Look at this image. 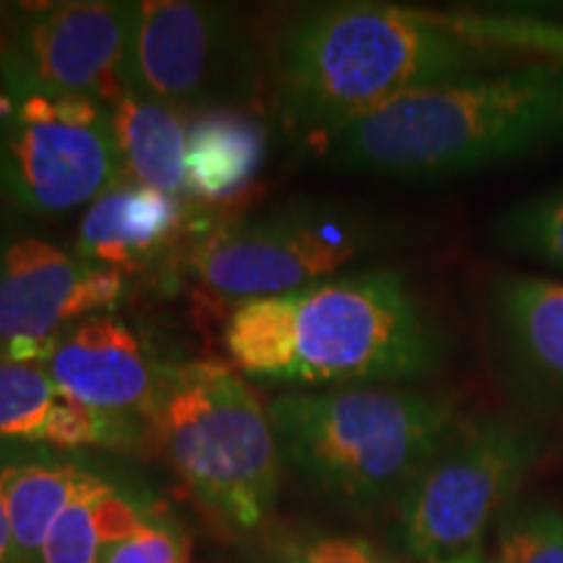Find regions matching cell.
Instances as JSON below:
<instances>
[{"label":"cell","mask_w":563,"mask_h":563,"mask_svg":"<svg viewBox=\"0 0 563 563\" xmlns=\"http://www.w3.org/2000/svg\"><path fill=\"white\" fill-rule=\"evenodd\" d=\"M496 563H563V514L548 504H511L498 519Z\"/></svg>","instance_id":"obj_21"},{"label":"cell","mask_w":563,"mask_h":563,"mask_svg":"<svg viewBox=\"0 0 563 563\" xmlns=\"http://www.w3.org/2000/svg\"><path fill=\"white\" fill-rule=\"evenodd\" d=\"M509 55L473 45L439 11L391 3H329L279 32L274 100L290 131L311 141L410 91L501 68Z\"/></svg>","instance_id":"obj_2"},{"label":"cell","mask_w":563,"mask_h":563,"mask_svg":"<svg viewBox=\"0 0 563 563\" xmlns=\"http://www.w3.org/2000/svg\"><path fill=\"white\" fill-rule=\"evenodd\" d=\"M266 407L282 460L350 509L402 498L460 426L446 394L384 384L285 391Z\"/></svg>","instance_id":"obj_4"},{"label":"cell","mask_w":563,"mask_h":563,"mask_svg":"<svg viewBox=\"0 0 563 563\" xmlns=\"http://www.w3.org/2000/svg\"><path fill=\"white\" fill-rule=\"evenodd\" d=\"M0 563H21L16 553V543H13V532L9 514H5L3 498H0Z\"/></svg>","instance_id":"obj_25"},{"label":"cell","mask_w":563,"mask_h":563,"mask_svg":"<svg viewBox=\"0 0 563 563\" xmlns=\"http://www.w3.org/2000/svg\"><path fill=\"white\" fill-rule=\"evenodd\" d=\"M253 81L256 58L238 11L191 0L133 3L125 91L201 112L241 108Z\"/></svg>","instance_id":"obj_9"},{"label":"cell","mask_w":563,"mask_h":563,"mask_svg":"<svg viewBox=\"0 0 563 563\" xmlns=\"http://www.w3.org/2000/svg\"><path fill=\"white\" fill-rule=\"evenodd\" d=\"M129 277L32 232H0V357L40 363L47 344L89 316L115 311Z\"/></svg>","instance_id":"obj_11"},{"label":"cell","mask_w":563,"mask_h":563,"mask_svg":"<svg viewBox=\"0 0 563 563\" xmlns=\"http://www.w3.org/2000/svg\"><path fill=\"white\" fill-rule=\"evenodd\" d=\"M279 563H397L363 538L313 534L282 548Z\"/></svg>","instance_id":"obj_24"},{"label":"cell","mask_w":563,"mask_h":563,"mask_svg":"<svg viewBox=\"0 0 563 563\" xmlns=\"http://www.w3.org/2000/svg\"><path fill=\"white\" fill-rule=\"evenodd\" d=\"M269 150V131L243 108H211L188 123L186 196L196 207L241 201L258 180Z\"/></svg>","instance_id":"obj_16"},{"label":"cell","mask_w":563,"mask_h":563,"mask_svg":"<svg viewBox=\"0 0 563 563\" xmlns=\"http://www.w3.org/2000/svg\"><path fill=\"white\" fill-rule=\"evenodd\" d=\"M543 433L517 418L456 426L399 498V540L420 563L483 545L543 454Z\"/></svg>","instance_id":"obj_7"},{"label":"cell","mask_w":563,"mask_h":563,"mask_svg":"<svg viewBox=\"0 0 563 563\" xmlns=\"http://www.w3.org/2000/svg\"><path fill=\"white\" fill-rule=\"evenodd\" d=\"M439 563H496V561L488 559V555H485V551H483V545H481V548H475V551H467V553L454 555V559H446V561H439Z\"/></svg>","instance_id":"obj_26"},{"label":"cell","mask_w":563,"mask_h":563,"mask_svg":"<svg viewBox=\"0 0 563 563\" xmlns=\"http://www.w3.org/2000/svg\"><path fill=\"white\" fill-rule=\"evenodd\" d=\"M146 509L102 475L91 473L84 488L55 519L37 563H97L112 540L136 530Z\"/></svg>","instance_id":"obj_19"},{"label":"cell","mask_w":563,"mask_h":563,"mask_svg":"<svg viewBox=\"0 0 563 563\" xmlns=\"http://www.w3.org/2000/svg\"><path fill=\"white\" fill-rule=\"evenodd\" d=\"M224 347L245 378L332 389L415 382L443 361L439 329L397 269L245 300L228 316Z\"/></svg>","instance_id":"obj_1"},{"label":"cell","mask_w":563,"mask_h":563,"mask_svg":"<svg viewBox=\"0 0 563 563\" xmlns=\"http://www.w3.org/2000/svg\"><path fill=\"white\" fill-rule=\"evenodd\" d=\"M97 563H191V543L170 519L146 511L136 530L112 540Z\"/></svg>","instance_id":"obj_23"},{"label":"cell","mask_w":563,"mask_h":563,"mask_svg":"<svg viewBox=\"0 0 563 563\" xmlns=\"http://www.w3.org/2000/svg\"><path fill=\"white\" fill-rule=\"evenodd\" d=\"M376 243V224L355 209L292 201L245 220L209 222L188 245L186 266L203 290L241 306L344 274Z\"/></svg>","instance_id":"obj_6"},{"label":"cell","mask_w":563,"mask_h":563,"mask_svg":"<svg viewBox=\"0 0 563 563\" xmlns=\"http://www.w3.org/2000/svg\"><path fill=\"white\" fill-rule=\"evenodd\" d=\"M133 3L0 5V95L87 97L110 104L121 97Z\"/></svg>","instance_id":"obj_10"},{"label":"cell","mask_w":563,"mask_h":563,"mask_svg":"<svg viewBox=\"0 0 563 563\" xmlns=\"http://www.w3.org/2000/svg\"><path fill=\"white\" fill-rule=\"evenodd\" d=\"M150 435L211 517L238 532L269 522L285 460L269 407L243 373L220 361L173 363Z\"/></svg>","instance_id":"obj_5"},{"label":"cell","mask_w":563,"mask_h":563,"mask_svg":"<svg viewBox=\"0 0 563 563\" xmlns=\"http://www.w3.org/2000/svg\"><path fill=\"white\" fill-rule=\"evenodd\" d=\"M194 201L121 180L84 211L74 253L129 277L170 258L207 228ZM188 249V243H186Z\"/></svg>","instance_id":"obj_13"},{"label":"cell","mask_w":563,"mask_h":563,"mask_svg":"<svg viewBox=\"0 0 563 563\" xmlns=\"http://www.w3.org/2000/svg\"><path fill=\"white\" fill-rule=\"evenodd\" d=\"M104 108L115 131L123 180L188 199L186 152L188 123H191L188 112L136 91H123Z\"/></svg>","instance_id":"obj_18"},{"label":"cell","mask_w":563,"mask_h":563,"mask_svg":"<svg viewBox=\"0 0 563 563\" xmlns=\"http://www.w3.org/2000/svg\"><path fill=\"white\" fill-rule=\"evenodd\" d=\"M37 365L81 405L146 426L173 368L146 336L110 313L89 316L68 327L47 344Z\"/></svg>","instance_id":"obj_12"},{"label":"cell","mask_w":563,"mask_h":563,"mask_svg":"<svg viewBox=\"0 0 563 563\" xmlns=\"http://www.w3.org/2000/svg\"><path fill=\"white\" fill-rule=\"evenodd\" d=\"M91 470L37 443H0V498L21 563H37L55 519L66 511Z\"/></svg>","instance_id":"obj_17"},{"label":"cell","mask_w":563,"mask_h":563,"mask_svg":"<svg viewBox=\"0 0 563 563\" xmlns=\"http://www.w3.org/2000/svg\"><path fill=\"white\" fill-rule=\"evenodd\" d=\"M123 180L110 112L87 97L0 95V196L40 217L89 207Z\"/></svg>","instance_id":"obj_8"},{"label":"cell","mask_w":563,"mask_h":563,"mask_svg":"<svg viewBox=\"0 0 563 563\" xmlns=\"http://www.w3.org/2000/svg\"><path fill=\"white\" fill-rule=\"evenodd\" d=\"M498 238L509 249L563 272V186L511 209Z\"/></svg>","instance_id":"obj_22"},{"label":"cell","mask_w":563,"mask_h":563,"mask_svg":"<svg viewBox=\"0 0 563 563\" xmlns=\"http://www.w3.org/2000/svg\"><path fill=\"white\" fill-rule=\"evenodd\" d=\"M0 443L136 454L152 449V435L146 422L97 412L68 397L42 365L0 357Z\"/></svg>","instance_id":"obj_14"},{"label":"cell","mask_w":563,"mask_h":563,"mask_svg":"<svg viewBox=\"0 0 563 563\" xmlns=\"http://www.w3.org/2000/svg\"><path fill=\"white\" fill-rule=\"evenodd\" d=\"M449 30L501 55L563 63V21L522 11H439Z\"/></svg>","instance_id":"obj_20"},{"label":"cell","mask_w":563,"mask_h":563,"mask_svg":"<svg viewBox=\"0 0 563 563\" xmlns=\"http://www.w3.org/2000/svg\"><path fill=\"white\" fill-rule=\"evenodd\" d=\"M563 136V63L525 60L399 97L308 141L344 170L443 178Z\"/></svg>","instance_id":"obj_3"},{"label":"cell","mask_w":563,"mask_h":563,"mask_svg":"<svg viewBox=\"0 0 563 563\" xmlns=\"http://www.w3.org/2000/svg\"><path fill=\"white\" fill-rule=\"evenodd\" d=\"M493 323L514 376L563 399V282L514 274L493 287Z\"/></svg>","instance_id":"obj_15"}]
</instances>
